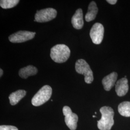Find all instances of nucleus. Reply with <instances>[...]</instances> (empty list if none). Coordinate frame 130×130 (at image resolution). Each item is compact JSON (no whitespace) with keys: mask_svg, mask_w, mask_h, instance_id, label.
Wrapping results in <instances>:
<instances>
[{"mask_svg":"<svg viewBox=\"0 0 130 130\" xmlns=\"http://www.w3.org/2000/svg\"><path fill=\"white\" fill-rule=\"evenodd\" d=\"M98 11V9L95 2L94 1L91 2L89 5L88 12L85 16V20L87 22L93 20L96 18Z\"/></svg>","mask_w":130,"mask_h":130,"instance_id":"nucleus-12","label":"nucleus"},{"mask_svg":"<svg viewBox=\"0 0 130 130\" xmlns=\"http://www.w3.org/2000/svg\"><path fill=\"white\" fill-rule=\"evenodd\" d=\"M38 69L34 66L29 65L19 70V74L23 79H27L29 76H34L37 74Z\"/></svg>","mask_w":130,"mask_h":130,"instance_id":"nucleus-13","label":"nucleus"},{"mask_svg":"<svg viewBox=\"0 0 130 130\" xmlns=\"http://www.w3.org/2000/svg\"><path fill=\"white\" fill-rule=\"evenodd\" d=\"M129 90L128 81L126 78H123L117 81L115 85V91L119 96L126 95Z\"/></svg>","mask_w":130,"mask_h":130,"instance_id":"nucleus-9","label":"nucleus"},{"mask_svg":"<svg viewBox=\"0 0 130 130\" xmlns=\"http://www.w3.org/2000/svg\"><path fill=\"white\" fill-rule=\"evenodd\" d=\"M75 70L77 73L84 76V80L86 84H90L93 80V72L86 61L80 59L76 61Z\"/></svg>","mask_w":130,"mask_h":130,"instance_id":"nucleus-4","label":"nucleus"},{"mask_svg":"<svg viewBox=\"0 0 130 130\" xmlns=\"http://www.w3.org/2000/svg\"><path fill=\"white\" fill-rule=\"evenodd\" d=\"M26 91L23 90H19L11 93L9 96L10 104L12 106L15 105L25 96Z\"/></svg>","mask_w":130,"mask_h":130,"instance_id":"nucleus-14","label":"nucleus"},{"mask_svg":"<svg viewBox=\"0 0 130 130\" xmlns=\"http://www.w3.org/2000/svg\"><path fill=\"white\" fill-rule=\"evenodd\" d=\"M104 28L102 24L99 23L94 24L90 32V37L94 44H99L102 42L104 37Z\"/></svg>","mask_w":130,"mask_h":130,"instance_id":"nucleus-8","label":"nucleus"},{"mask_svg":"<svg viewBox=\"0 0 130 130\" xmlns=\"http://www.w3.org/2000/svg\"><path fill=\"white\" fill-rule=\"evenodd\" d=\"M118 74L115 72H113L105 77L102 81L104 89L107 91H110L114 86L116 82Z\"/></svg>","mask_w":130,"mask_h":130,"instance_id":"nucleus-10","label":"nucleus"},{"mask_svg":"<svg viewBox=\"0 0 130 130\" xmlns=\"http://www.w3.org/2000/svg\"><path fill=\"white\" fill-rule=\"evenodd\" d=\"M3 70L2 69H0V77H1L3 76Z\"/></svg>","mask_w":130,"mask_h":130,"instance_id":"nucleus-19","label":"nucleus"},{"mask_svg":"<svg viewBox=\"0 0 130 130\" xmlns=\"http://www.w3.org/2000/svg\"><path fill=\"white\" fill-rule=\"evenodd\" d=\"M52 89L49 85H44L33 97L31 103L34 106H41L48 101L51 97Z\"/></svg>","mask_w":130,"mask_h":130,"instance_id":"nucleus-3","label":"nucleus"},{"mask_svg":"<svg viewBox=\"0 0 130 130\" xmlns=\"http://www.w3.org/2000/svg\"><path fill=\"white\" fill-rule=\"evenodd\" d=\"M63 113L65 116V123L70 130H75L77 126L78 117L73 113L71 108L68 106H65L63 108Z\"/></svg>","mask_w":130,"mask_h":130,"instance_id":"nucleus-6","label":"nucleus"},{"mask_svg":"<svg viewBox=\"0 0 130 130\" xmlns=\"http://www.w3.org/2000/svg\"><path fill=\"white\" fill-rule=\"evenodd\" d=\"M36 33L28 31H19L10 35V42L13 43H21L32 39Z\"/></svg>","mask_w":130,"mask_h":130,"instance_id":"nucleus-7","label":"nucleus"},{"mask_svg":"<svg viewBox=\"0 0 130 130\" xmlns=\"http://www.w3.org/2000/svg\"><path fill=\"white\" fill-rule=\"evenodd\" d=\"M71 23L75 29H82L84 26L83 10L80 8L77 10L71 19Z\"/></svg>","mask_w":130,"mask_h":130,"instance_id":"nucleus-11","label":"nucleus"},{"mask_svg":"<svg viewBox=\"0 0 130 130\" xmlns=\"http://www.w3.org/2000/svg\"><path fill=\"white\" fill-rule=\"evenodd\" d=\"M93 118H94V117H95V116H93Z\"/></svg>","mask_w":130,"mask_h":130,"instance_id":"nucleus-20","label":"nucleus"},{"mask_svg":"<svg viewBox=\"0 0 130 130\" xmlns=\"http://www.w3.org/2000/svg\"><path fill=\"white\" fill-rule=\"evenodd\" d=\"M101 119L98 121V128L100 130H110L114 124V112L111 107L107 106L100 108Z\"/></svg>","mask_w":130,"mask_h":130,"instance_id":"nucleus-1","label":"nucleus"},{"mask_svg":"<svg viewBox=\"0 0 130 130\" xmlns=\"http://www.w3.org/2000/svg\"><path fill=\"white\" fill-rule=\"evenodd\" d=\"M107 2L111 5H115L117 2V0H107Z\"/></svg>","mask_w":130,"mask_h":130,"instance_id":"nucleus-18","label":"nucleus"},{"mask_svg":"<svg viewBox=\"0 0 130 130\" xmlns=\"http://www.w3.org/2000/svg\"><path fill=\"white\" fill-rule=\"evenodd\" d=\"M19 2V0H1L0 6L4 9H9L15 6Z\"/></svg>","mask_w":130,"mask_h":130,"instance_id":"nucleus-16","label":"nucleus"},{"mask_svg":"<svg viewBox=\"0 0 130 130\" xmlns=\"http://www.w3.org/2000/svg\"><path fill=\"white\" fill-rule=\"evenodd\" d=\"M0 130H19L18 128L14 126L1 125Z\"/></svg>","mask_w":130,"mask_h":130,"instance_id":"nucleus-17","label":"nucleus"},{"mask_svg":"<svg viewBox=\"0 0 130 130\" xmlns=\"http://www.w3.org/2000/svg\"><path fill=\"white\" fill-rule=\"evenodd\" d=\"M118 111L122 116L130 117V102L125 101L121 103L118 106Z\"/></svg>","mask_w":130,"mask_h":130,"instance_id":"nucleus-15","label":"nucleus"},{"mask_svg":"<svg viewBox=\"0 0 130 130\" xmlns=\"http://www.w3.org/2000/svg\"><path fill=\"white\" fill-rule=\"evenodd\" d=\"M57 11L56 10L48 8L37 11L35 15V20L40 23L46 22L55 19Z\"/></svg>","mask_w":130,"mask_h":130,"instance_id":"nucleus-5","label":"nucleus"},{"mask_svg":"<svg viewBox=\"0 0 130 130\" xmlns=\"http://www.w3.org/2000/svg\"><path fill=\"white\" fill-rule=\"evenodd\" d=\"M70 50L69 47L65 44H57L51 49L50 56L56 63H64L70 57Z\"/></svg>","mask_w":130,"mask_h":130,"instance_id":"nucleus-2","label":"nucleus"}]
</instances>
